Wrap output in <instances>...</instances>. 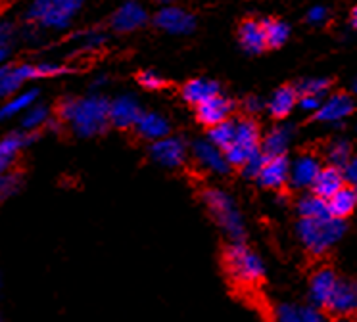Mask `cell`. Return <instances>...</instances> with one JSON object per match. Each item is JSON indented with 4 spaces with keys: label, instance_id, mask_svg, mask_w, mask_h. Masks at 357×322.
<instances>
[{
    "label": "cell",
    "instance_id": "cell-39",
    "mask_svg": "<svg viewBox=\"0 0 357 322\" xmlns=\"http://www.w3.org/2000/svg\"><path fill=\"white\" fill-rule=\"evenodd\" d=\"M298 104H300L303 112H317L323 102H321V98H315V96H300Z\"/></svg>",
    "mask_w": 357,
    "mask_h": 322
},
{
    "label": "cell",
    "instance_id": "cell-34",
    "mask_svg": "<svg viewBox=\"0 0 357 322\" xmlns=\"http://www.w3.org/2000/svg\"><path fill=\"white\" fill-rule=\"evenodd\" d=\"M22 186V175L17 173H12V171H6L2 173V181H0V192H2V198H10L14 196Z\"/></svg>",
    "mask_w": 357,
    "mask_h": 322
},
{
    "label": "cell",
    "instance_id": "cell-25",
    "mask_svg": "<svg viewBox=\"0 0 357 322\" xmlns=\"http://www.w3.org/2000/svg\"><path fill=\"white\" fill-rule=\"evenodd\" d=\"M357 207V188L354 186H344L340 190L334 194L333 198H328V209L333 217L338 219H346L349 215L356 211Z\"/></svg>",
    "mask_w": 357,
    "mask_h": 322
},
{
    "label": "cell",
    "instance_id": "cell-16",
    "mask_svg": "<svg viewBox=\"0 0 357 322\" xmlns=\"http://www.w3.org/2000/svg\"><path fill=\"white\" fill-rule=\"evenodd\" d=\"M354 109H356V104H354L351 96H349V94H344V92H338V94L328 96V98L321 104L315 117H317L319 121L336 123L342 121V119H346L348 115L354 114Z\"/></svg>",
    "mask_w": 357,
    "mask_h": 322
},
{
    "label": "cell",
    "instance_id": "cell-8",
    "mask_svg": "<svg viewBox=\"0 0 357 322\" xmlns=\"http://www.w3.org/2000/svg\"><path fill=\"white\" fill-rule=\"evenodd\" d=\"M31 79H39V68L37 66H4L0 71V94L2 98H10L20 91V86Z\"/></svg>",
    "mask_w": 357,
    "mask_h": 322
},
{
    "label": "cell",
    "instance_id": "cell-17",
    "mask_svg": "<svg viewBox=\"0 0 357 322\" xmlns=\"http://www.w3.org/2000/svg\"><path fill=\"white\" fill-rule=\"evenodd\" d=\"M231 112H233V102L225 96H221V94L206 100L200 106H196V117L206 127H213V125L227 121Z\"/></svg>",
    "mask_w": 357,
    "mask_h": 322
},
{
    "label": "cell",
    "instance_id": "cell-47",
    "mask_svg": "<svg viewBox=\"0 0 357 322\" xmlns=\"http://www.w3.org/2000/svg\"><path fill=\"white\" fill-rule=\"evenodd\" d=\"M336 322H356V321H351L349 316H342V319H338V321H336Z\"/></svg>",
    "mask_w": 357,
    "mask_h": 322
},
{
    "label": "cell",
    "instance_id": "cell-37",
    "mask_svg": "<svg viewBox=\"0 0 357 322\" xmlns=\"http://www.w3.org/2000/svg\"><path fill=\"white\" fill-rule=\"evenodd\" d=\"M139 83L148 91H158V89L165 86V81L155 71H142L139 75Z\"/></svg>",
    "mask_w": 357,
    "mask_h": 322
},
{
    "label": "cell",
    "instance_id": "cell-21",
    "mask_svg": "<svg viewBox=\"0 0 357 322\" xmlns=\"http://www.w3.org/2000/svg\"><path fill=\"white\" fill-rule=\"evenodd\" d=\"M233 146L241 148V150H244L250 155H254L257 150H261V144H259V127L256 125V121H252L250 117H244V119L236 121V135H234Z\"/></svg>",
    "mask_w": 357,
    "mask_h": 322
},
{
    "label": "cell",
    "instance_id": "cell-32",
    "mask_svg": "<svg viewBox=\"0 0 357 322\" xmlns=\"http://www.w3.org/2000/svg\"><path fill=\"white\" fill-rule=\"evenodd\" d=\"M298 92L300 96H315V98H323L328 89H331V81L328 79H303L302 83H298Z\"/></svg>",
    "mask_w": 357,
    "mask_h": 322
},
{
    "label": "cell",
    "instance_id": "cell-9",
    "mask_svg": "<svg viewBox=\"0 0 357 322\" xmlns=\"http://www.w3.org/2000/svg\"><path fill=\"white\" fill-rule=\"evenodd\" d=\"M148 22V14L139 2L129 0L117 8L116 14L112 15V29L117 33H131L144 27Z\"/></svg>",
    "mask_w": 357,
    "mask_h": 322
},
{
    "label": "cell",
    "instance_id": "cell-48",
    "mask_svg": "<svg viewBox=\"0 0 357 322\" xmlns=\"http://www.w3.org/2000/svg\"><path fill=\"white\" fill-rule=\"evenodd\" d=\"M354 89H356V92H357V83H356V86H354Z\"/></svg>",
    "mask_w": 357,
    "mask_h": 322
},
{
    "label": "cell",
    "instance_id": "cell-26",
    "mask_svg": "<svg viewBox=\"0 0 357 322\" xmlns=\"http://www.w3.org/2000/svg\"><path fill=\"white\" fill-rule=\"evenodd\" d=\"M290 138H292V127H288V125L275 127L273 130H269V135L261 142V152L267 158L284 155L288 150V144H290Z\"/></svg>",
    "mask_w": 357,
    "mask_h": 322
},
{
    "label": "cell",
    "instance_id": "cell-12",
    "mask_svg": "<svg viewBox=\"0 0 357 322\" xmlns=\"http://www.w3.org/2000/svg\"><path fill=\"white\" fill-rule=\"evenodd\" d=\"M144 114L140 109L139 102L132 96H119L109 104V123L117 129H131L137 127L140 115Z\"/></svg>",
    "mask_w": 357,
    "mask_h": 322
},
{
    "label": "cell",
    "instance_id": "cell-7",
    "mask_svg": "<svg viewBox=\"0 0 357 322\" xmlns=\"http://www.w3.org/2000/svg\"><path fill=\"white\" fill-rule=\"evenodd\" d=\"M154 25L167 33H173V35H187V33L195 31L196 20L195 15L181 10V8H162L154 15Z\"/></svg>",
    "mask_w": 357,
    "mask_h": 322
},
{
    "label": "cell",
    "instance_id": "cell-23",
    "mask_svg": "<svg viewBox=\"0 0 357 322\" xmlns=\"http://www.w3.org/2000/svg\"><path fill=\"white\" fill-rule=\"evenodd\" d=\"M296 102H300V92L294 86H280L279 91L273 92V96L269 98L267 109L273 117L282 119L287 117L292 109H294Z\"/></svg>",
    "mask_w": 357,
    "mask_h": 322
},
{
    "label": "cell",
    "instance_id": "cell-43",
    "mask_svg": "<svg viewBox=\"0 0 357 322\" xmlns=\"http://www.w3.org/2000/svg\"><path fill=\"white\" fill-rule=\"evenodd\" d=\"M344 173H346V181L357 184V155L349 160L348 165L344 167Z\"/></svg>",
    "mask_w": 357,
    "mask_h": 322
},
{
    "label": "cell",
    "instance_id": "cell-11",
    "mask_svg": "<svg viewBox=\"0 0 357 322\" xmlns=\"http://www.w3.org/2000/svg\"><path fill=\"white\" fill-rule=\"evenodd\" d=\"M326 311L340 316V319L357 314V282L338 280V286L326 305Z\"/></svg>",
    "mask_w": 357,
    "mask_h": 322
},
{
    "label": "cell",
    "instance_id": "cell-28",
    "mask_svg": "<svg viewBox=\"0 0 357 322\" xmlns=\"http://www.w3.org/2000/svg\"><path fill=\"white\" fill-rule=\"evenodd\" d=\"M234 135H236V123L227 119V121L210 127V130H208V140L225 152L229 146H233Z\"/></svg>",
    "mask_w": 357,
    "mask_h": 322
},
{
    "label": "cell",
    "instance_id": "cell-19",
    "mask_svg": "<svg viewBox=\"0 0 357 322\" xmlns=\"http://www.w3.org/2000/svg\"><path fill=\"white\" fill-rule=\"evenodd\" d=\"M346 186V173L344 169L336 167V165H326V167L321 169V173L315 178L313 183V188L311 192L317 194L321 198H333L336 192Z\"/></svg>",
    "mask_w": 357,
    "mask_h": 322
},
{
    "label": "cell",
    "instance_id": "cell-29",
    "mask_svg": "<svg viewBox=\"0 0 357 322\" xmlns=\"http://www.w3.org/2000/svg\"><path fill=\"white\" fill-rule=\"evenodd\" d=\"M265 37H267V48H280L290 37V27L280 20H264Z\"/></svg>",
    "mask_w": 357,
    "mask_h": 322
},
{
    "label": "cell",
    "instance_id": "cell-4",
    "mask_svg": "<svg viewBox=\"0 0 357 322\" xmlns=\"http://www.w3.org/2000/svg\"><path fill=\"white\" fill-rule=\"evenodd\" d=\"M202 198L211 217L215 219L221 229L225 230L227 236L233 238L234 242H241L246 234V229H244V219H242L241 211H238L233 198L227 192L218 190V188L206 190Z\"/></svg>",
    "mask_w": 357,
    "mask_h": 322
},
{
    "label": "cell",
    "instance_id": "cell-44",
    "mask_svg": "<svg viewBox=\"0 0 357 322\" xmlns=\"http://www.w3.org/2000/svg\"><path fill=\"white\" fill-rule=\"evenodd\" d=\"M303 319L305 322H325L323 314H319L317 309H303Z\"/></svg>",
    "mask_w": 357,
    "mask_h": 322
},
{
    "label": "cell",
    "instance_id": "cell-49",
    "mask_svg": "<svg viewBox=\"0 0 357 322\" xmlns=\"http://www.w3.org/2000/svg\"><path fill=\"white\" fill-rule=\"evenodd\" d=\"M6 2H8V0H6Z\"/></svg>",
    "mask_w": 357,
    "mask_h": 322
},
{
    "label": "cell",
    "instance_id": "cell-35",
    "mask_svg": "<svg viewBox=\"0 0 357 322\" xmlns=\"http://www.w3.org/2000/svg\"><path fill=\"white\" fill-rule=\"evenodd\" d=\"M265 161H267V155H265L261 150H257L248 161H246V165L242 167V173L246 178H257L259 173H261V169H264Z\"/></svg>",
    "mask_w": 357,
    "mask_h": 322
},
{
    "label": "cell",
    "instance_id": "cell-42",
    "mask_svg": "<svg viewBox=\"0 0 357 322\" xmlns=\"http://www.w3.org/2000/svg\"><path fill=\"white\" fill-rule=\"evenodd\" d=\"M37 68H39V77H54L63 73V71H68V69L58 68V66H50V63H40Z\"/></svg>",
    "mask_w": 357,
    "mask_h": 322
},
{
    "label": "cell",
    "instance_id": "cell-15",
    "mask_svg": "<svg viewBox=\"0 0 357 322\" xmlns=\"http://www.w3.org/2000/svg\"><path fill=\"white\" fill-rule=\"evenodd\" d=\"M33 140H37V135H33L29 130H16L10 132L2 138L0 142V169L2 173H6L12 167V163L16 161L17 153L24 150L25 146H29Z\"/></svg>",
    "mask_w": 357,
    "mask_h": 322
},
{
    "label": "cell",
    "instance_id": "cell-27",
    "mask_svg": "<svg viewBox=\"0 0 357 322\" xmlns=\"http://www.w3.org/2000/svg\"><path fill=\"white\" fill-rule=\"evenodd\" d=\"M298 213L302 219H328L333 217L328 209V199L321 198L317 194H307L298 201Z\"/></svg>",
    "mask_w": 357,
    "mask_h": 322
},
{
    "label": "cell",
    "instance_id": "cell-10",
    "mask_svg": "<svg viewBox=\"0 0 357 322\" xmlns=\"http://www.w3.org/2000/svg\"><path fill=\"white\" fill-rule=\"evenodd\" d=\"M192 153H195L196 161L211 173L227 175L231 169V163L227 160L225 152L210 140H196L195 146H192Z\"/></svg>",
    "mask_w": 357,
    "mask_h": 322
},
{
    "label": "cell",
    "instance_id": "cell-24",
    "mask_svg": "<svg viewBox=\"0 0 357 322\" xmlns=\"http://www.w3.org/2000/svg\"><path fill=\"white\" fill-rule=\"evenodd\" d=\"M135 129L140 137L152 140V142L169 137V123L160 114H142Z\"/></svg>",
    "mask_w": 357,
    "mask_h": 322
},
{
    "label": "cell",
    "instance_id": "cell-14",
    "mask_svg": "<svg viewBox=\"0 0 357 322\" xmlns=\"http://www.w3.org/2000/svg\"><path fill=\"white\" fill-rule=\"evenodd\" d=\"M290 167H292V163L287 160V155L267 158L264 169H261V173H259L256 181L264 188H271V190L282 188L284 184L290 183Z\"/></svg>",
    "mask_w": 357,
    "mask_h": 322
},
{
    "label": "cell",
    "instance_id": "cell-45",
    "mask_svg": "<svg viewBox=\"0 0 357 322\" xmlns=\"http://www.w3.org/2000/svg\"><path fill=\"white\" fill-rule=\"evenodd\" d=\"M351 25L357 29V6L351 10Z\"/></svg>",
    "mask_w": 357,
    "mask_h": 322
},
{
    "label": "cell",
    "instance_id": "cell-41",
    "mask_svg": "<svg viewBox=\"0 0 357 322\" xmlns=\"http://www.w3.org/2000/svg\"><path fill=\"white\" fill-rule=\"evenodd\" d=\"M244 109H246L250 115L259 114V112L264 109V102L259 98H256V96H250V98L244 100Z\"/></svg>",
    "mask_w": 357,
    "mask_h": 322
},
{
    "label": "cell",
    "instance_id": "cell-6",
    "mask_svg": "<svg viewBox=\"0 0 357 322\" xmlns=\"http://www.w3.org/2000/svg\"><path fill=\"white\" fill-rule=\"evenodd\" d=\"M150 155L162 167H181L185 163V160H187V146H185V142L181 138H160V140H155L150 146Z\"/></svg>",
    "mask_w": 357,
    "mask_h": 322
},
{
    "label": "cell",
    "instance_id": "cell-1",
    "mask_svg": "<svg viewBox=\"0 0 357 322\" xmlns=\"http://www.w3.org/2000/svg\"><path fill=\"white\" fill-rule=\"evenodd\" d=\"M58 117L70 123L77 137H96L108 129L109 102L102 96H89L83 100L66 98L58 106Z\"/></svg>",
    "mask_w": 357,
    "mask_h": 322
},
{
    "label": "cell",
    "instance_id": "cell-2",
    "mask_svg": "<svg viewBox=\"0 0 357 322\" xmlns=\"http://www.w3.org/2000/svg\"><path fill=\"white\" fill-rule=\"evenodd\" d=\"M296 232L307 252L313 255H321L344 236L346 224H344V219H338V217L302 219L296 227Z\"/></svg>",
    "mask_w": 357,
    "mask_h": 322
},
{
    "label": "cell",
    "instance_id": "cell-36",
    "mask_svg": "<svg viewBox=\"0 0 357 322\" xmlns=\"http://www.w3.org/2000/svg\"><path fill=\"white\" fill-rule=\"evenodd\" d=\"M277 322H305L303 319V309H298L294 305H280L275 313Z\"/></svg>",
    "mask_w": 357,
    "mask_h": 322
},
{
    "label": "cell",
    "instance_id": "cell-30",
    "mask_svg": "<svg viewBox=\"0 0 357 322\" xmlns=\"http://www.w3.org/2000/svg\"><path fill=\"white\" fill-rule=\"evenodd\" d=\"M37 91H25V92H20V94H14V96H10L8 102L2 106V119L4 117H14V115H20L22 112L25 109H29L33 102L37 100Z\"/></svg>",
    "mask_w": 357,
    "mask_h": 322
},
{
    "label": "cell",
    "instance_id": "cell-20",
    "mask_svg": "<svg viewBox=\"0 0 357 322\" xmlns=\"http://www.w3.org/2000/svg\"><path fill=\"white\" fill-rule=\"evenodd\" d=\"M238 40L241 46L248 54H261L267 48V37H265L264 22L257 20H244L238 27Z\"/></svg>",
    "mask_w": 357,
    "mask_h": 322
},
{
    "label": "cell",
    "instance_id": "cell-46",
    "mask_svg": "<svg viewBox=\"0 0 357 322\" xmlns=\"http://www.w3.org/2000/svg\"><path fill=\"white\" fill-rule=\"evenodd\" d=\"M155 2H158V4H163V6H167V4H171L173 0H155Z\"/></svg>",
    "mask_w": 357,
    "mask_h": 322
},
{
    "label": "cell",
    "instance_id": "cell-18",
    "mask_svg": "<svg viewBox=\"0 0 357 322\" xmlns=\"http://www.w3.org/2000/svg\"><path fill=\"white\" fill-rule=\"evenodd\" d=\"M321 169L323 167L319 165V160L315 155H311V153L300 155L290 167V184L294 188H300V190L313 188V183L321 173Z\"/></svg>",
    "mask_w": 357,
    "mask_h": 322
},
{
    "label": "cell",
    "instance_id": "cell-3",
    "mask_svg": "<svg viewBox=\"0 0 357 322\" xmlns=\"http://www.w3.org/2000/svg\"><path fill=\"white\" fill-rule=\"evenodd\" d=\"M225 267L229 276L233 278L238 286H257L264 280L265 265L261 257L248 245L241 242H233L225 250Z\"/></svg>",
    "mask_w": 357,
    "mask_h": 322
},
{
    "label": "cell",
    "instance_id": "cell-40",
    "mask_svg": "<svg viewBox=\"0 0 357 322\" xmlns=\"http://www.w3.org/2000/svg\"><path fill=\"white\" fill-rule=\"evenodd\" d=\"M10 43H12V27H10L8 23H4V25H2V52H0L2 60L8 56Z\"/></svg>",
    "mask_w": 357,
    "mask_h": 322
},
{
    "label": "cell",
    "instance_id": "cell-38",
    "mask_svg": "<svg viewBox=\"0 0 357 322\" xmlns=\"http://www.w3.org/2000/svg\"><path fill=\"white\" fill-rule=\"evenodd\" d=\"M326 15H328V12H326V8L315 6V8H311L310 12H307V22L313 23V25H319V23L325 22Z\"/></svg>",
    "mask_w": 357,
    "mask_h": 322
},
{
    "label": "cell",
    "instance_id": "cell-33",
    "mask_svg": "<svg viewBox=\"0 0 357 322\" xmlns=\"http://www.w3.org/2000/svg\"><path fill=\"white\" fill-rule=\"evenodd\" d=\"M48 121V109L45 106H35L27 109L22 119V127L25 130H37Z\"/></svg>",
    "mask_w": 357,
    "mask_h": 322
},
{
    "label": "cell",
    "instance_id": "cell-22",
    "mask_svg": "<svg viewBox=\"0 0 357 322\" xmlns=\"http://www.w3.org/2000/svg\"><path fill=\"white\" fill-rule=\"evenodd\" d=\"M219 94V83L211 79H192L183 86V98L192 106H200L206 100Z\"/></svg>",
    "mask_w": 357,
    "mask_h": 322
},
{
    "label": "cell",
    "instance_id": "cell-13",
    "mask_svg": "<svg viewBox=\"0 0 357 322\" xmlns=\"http://www.w3.org/2000/svg\"><path fill=\"white\" fill-rule=\"evenodd\" d=\"M338 276L334 275L333 268H319L315 275L311 276L310 282V298L311 303L319 309H326L328 301L333 298L334 290L338 286Z\"/></svg>",
    "mask_w": 357,
    "mask_h": 322
},
{
    "label": "cell",
    "instance_id": "cell-31",
    "mask_svg": "<svg viewBox=\"0 0 357 322\" xmlns=\"http://www.w3.org/2000/svg\"><path fill=\"white\" fill-rule=\"evenodd\" d=\"M328 161H331V165H336V167H346L351 160V148L346 140H336L333 144L328 146Z\"/></svg>",
    "mask_w": 357,
    "mask_h": 322
},
{
    "label": "cell",
    "instance_id": "cell-5",
    "mask_svg": "<svg viewBox=\"0 0 357 322\" xmlns=\"http://www.w3.org/2000/svg\"><path fill=\"white\" fill-rule=\"evenodd\" d=\"M83 4V0H35L27 10L29 22L40 23L45 27H66L77 10Z\"/></svg>",
    "mask_w": 357,
    "mask_h": 322
}]
</instances>
